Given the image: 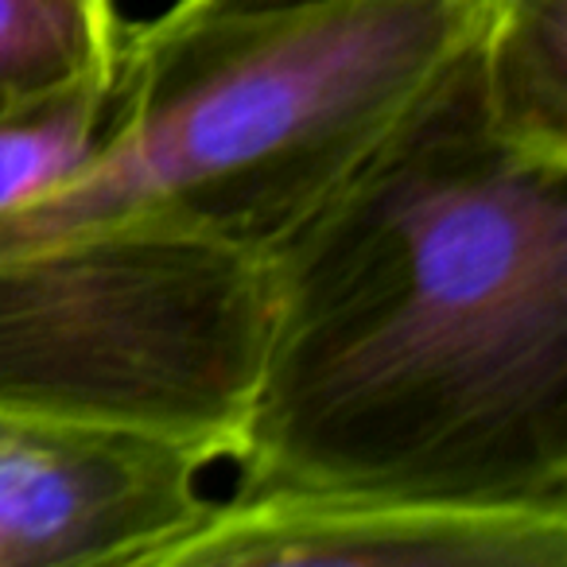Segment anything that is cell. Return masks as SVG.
<instances>
[{"label":"cell","instance_id":"1","mask_svg":"<svg viewBox=\"0 0 567 567\" xmlns=\"http://www.w3.org/2000/svg\"><path fill=\"white\" fill-rule=\"evenodd\" d=\"M268 268L237 489L567 505V156L494 125L474 48Z\"/></svg>","mask_w":567,"mask_h":567},{"label":"cell","instance_id":"2","mask_svg":"<svg viewBox=\"0 0 567 567\" xmlns=\"http://www.w3.org/2000/svg\"><path fill=\"white\" fill-rule=\"evenodd\" d=\"M494 0H342L125 28L102 144L0 210V252L164 229L284 245L474 48Z\"/></svg>","mask_w":567,"mask_h":567},{"label":"cell","instance_id":"3","mask_svg":"<svg viewBox=\"0 0 567 567\" xmlns=\"http://www.w3.org/2000/svg\"><path fill=\"white\" fill-rule=\"evenodd\" d=\"M272 316L268 257L164 229L0 252V416L241 447Z\"/></svg>","mask_w":567,"mask_h":567},{"label":"cell","instance_id":"4","mask_svg":"<svg viewBox=\"0 0 567 567\" xmlns=\"http://www.w3.org/2000/svg\"><path fill=\"white\" fill-rule=\"evenodd\" d=\"M144 567H567V505L234 489Z\"/></svg>","mask_w":567,"mask_h":567},{"label":"cell","instance_id":"5","mask_svg":"<svg viewBox=\"0 0 567 567\" xmlns=\"http://www.w3.org/2000/svg\"><path fill=\"white\" fill-rule=\"evenodd\" d=\"M198 443L0 416V567H144L210 502Z\"/></svg>","mask_w":567,"mask_h":567},{"label":"cell","instance_id":"6","mask_svg":"<svg viewBox=\"0 0 567 567\" xmlns=\"http://www.w3.org/2000/svg\"><path fill=\"white\" fill-rule=\"evenodd\" d=\"M474 66L502 133L567 156V0H494Z\"/></svg>","mask_w":567,"mask_h":567},{"label":"cell","instance_id":"7","mask_svg":"<svg viewBox=\"0 0 567 567\" xmlns=\"http://www.w3.org/2000/svg\"><path fill=\"white\" fill-rule=\"evenodd\" d=\"M121 48L117 0H0V105L113 74Z\"/></svg>","mask_w":567,"mask_h":567},{"label":"cell","instance_id":"8","mask_svg":"<svg viewBox=\"0 0 567 567\" xmlns=\"http://www.w3.org/2000/svg\"><path fill=\"white\" fill-rule=\"evenodd\" d=\"M113 74L79 79L0 105V210L74 175L102 144Z\"/></svg>","mask_w":567,"mask_h":567},{"label":"cell","instance_id":"9","mask_svg":"<svg viewBox=\"0 0 567 567\" xmlns=\"http://www.w3.org/2000/svg\"><path fill=\"white\" fill-rule=\"evenodd\" d=\"M342 4V0H175L159 20H198V17H260V12H300Z\"/></svg>","mask_w":567,"mask_h":567}]
</instances>
